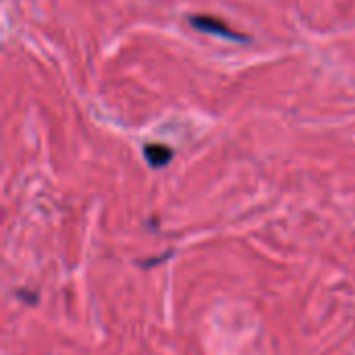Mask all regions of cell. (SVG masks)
<instances>
[{"mask_svg": "<svg viewBox=\"0 0 355 355\" xmlns=\"http://www.w3.org/2000/svg\"><path fill=\"white\" fill-rule=\"evenodd\" d=\"M189 23L204 31V33H212V35H218V37H227V40H239V42H245L248 37L245 35H239L237 31H233L225 21L216 19V17H210V15H191L189 17Z\"/></svg>", "mask_w": 355, "mask_h": 355, "instance_id": "6da1fadb", "label": "cell"}, {"mask_svg": "<svg viewBox=\"0 0 355 355\" xmlns=\"http://www.w3.org/2000/svg\"><path fill=\"white\" fill-rule=\"evenodd\" d=\"M144 154H146V160H148L154 168L164 166V164H166V162H171V158H173V150H171V148H166V146H160V144L146 146Z\"/></svg>", "mask_w": 355, "mask_h": 355, "instance_id": "7a4b0ae2", "label": "cell"}]
</instances>
